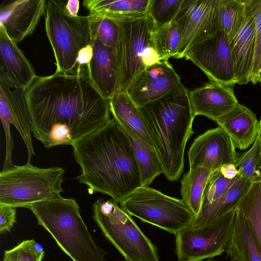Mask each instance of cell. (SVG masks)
<instances>
[{
    "instance_id": "1",
    "label": "cell",
    "mask_w": 261,
    "mask_h": 261,
    "mask_svg": "<svg viewBox=\"0 0 261 261\" xmlns=\"http://www.w3.org/2000/svg\"><path fill=\"white\" fill-rule=\"evenodd\" d=\"M27 96L33 136L47 148L72 145L111 119L109 100L94 86L87 68L37 76Z\"/></svg>"
},
{
    "instance_id": "2",
    "label": "cell",
    "mask_w": 261,
    "mask_h": 261,
    "mask_svg": "<svg viewBox=\"0 0 261 261\" xmlns=\"http://www.w3.org/2000/svg\"><path fill=\"white\" fill-rule=\"evenodd\" d=\"M82 172L76 178L120 203L141 186L139 168L128 139L113 118L103 126L71 145Z\"/></svg>"
},
{
    "instance_id": "3",
    "label": "cell",
    "mask_w": 261,
    "mask_h": 261,
    "mask_svg": "<svg viewBox=\"0 0 261 261\" xmlns=\"http://www.w3.org/2000/svg\"><path fill=\"white\" fill-rule=\"evenodd\" d=\"M189 91L181 83L164 96L140 108L163 173L170 181L179 178L186 144L194 133Z\"/></svg>"
},
{
    "instance_id": "4",
    "label": "cell",
    "mask_w": 261,
    "mask_h": 261,
    "mask_svg": "<svg viewBox=\"0 0 261 261\" xmlns=\"http://www.w3.org/2000/svg\"><path fill=\"white\" fill-rule=\"evenodd\" d=\"M27 208L72 261H107L109 253L95 243L75 199L60 195Z\"/></svg>"
},
{
    "instance_id": "5",
    "label": "cell",
    "mask_w": 261,
    "mask_h": 261,
    "mask_svg": "<svg viewBox=\"0 0 261 261\" xmlns=\"http://www.w3.org/2000/svg\"><path fill=\"white\" fill-rule=\"evenodd\" d=\"M65 170L59 167L40 168L26 163L0 172V205L25 207L46 200L64 191Z\"/></svg>"
},
{
    "instance_id": "6",
    "label": "cell",
    "mask_w": 261,
    "mask_h": 261,
    "mask_svg": "<svg viewBox=\"0 0 261 261\" xmlns=\"http://www.w3.org/2000/svg\"><path fill=\"white\" fill-rule=\"evenodd\" d=\"M66 2L47 1L45 12L46 35L56 61V72L73 73L78 70L79 52L91 44L88 16H73L67 11Z\"/></svg>"
},
{
    "instance_id": "7",
    "label": "cell",
    "mask_w": 261,
    "mask_h": 261,
    "mask_svg": "<svg viewBox=\"0 0 261 261\" xmlns=\"http://www.w3.org/2000/svg\"><path fill=\"white\" fill-rule=\"evenodd\" d=\"M93 211V218L103 234L126 261H159L156 247L117 203L98 199Z\"/></svg>"
},
{
    "instance_id": "8",
    "label": "cell",
    "mask_w": 261,
    "mask_h": 261,
    "mask_svg": "<svg viewBox=\"0 0 261 261\" xmlns=\"http://www.w3.org/2000/svg\"><path fill=\"white\" fill-rule=\"evenodd\" d=\"M130 216L174 235L189 227L195 216L186 203L148 186H140L120 203Z\"/></svg>"
},
{
    "instance_id": "9",
    "label": "cell",
    "mask_w": 261,
    "mask_h": 261,
    "mask_svg": "<svg viewBox=\"0 0 261 261\" xmlns=\"http://www.w3.org/2000/svg\"><path fill=\"white\" fill-rule=\"evenodd\" d=\"M117 22L119 25L115 48L117 91L126 93L129 85L146 68L143 57L147 47L153 45L151 35L155 24L148 12L142 16Z\"/></svg>"
},
{
    "instance_id": "10",
    "label": "cell",
    "mask_w": 261,
    "mask_h": 261,
    "mask_svg": "<svg viewBox=\"0 0 261 261\" xmlns=\"http://www.w3.org/2000/svg\"><path fill=\"white\" fill-rule=\"evenodd\" d=\"M237 208L208 224L189 226L175 234L178 261H202L226 251Z\"/></svg>"
},
{
    "instance_id": "11",
    "label": "cell",
    "mask_w": 261,
    "mask_h": 261,
    "mask_svg": "<svg viewBox=\"0 0 261 261\" xmlns=\"http://www.w3.org/2000/svg\"><path fill=\"white\" fill-rule=\"evenodd\" d=\"M27 90L11 87L0 81V118L6 136V153L2 170L14 165L12 160L14 143L11 124L18 130L27 147V163H31V159L35 154L32 144L31 117Z\"/></svg>"
},
{
    "instance_id": "12",
    "label": "cell",
    "mask_w": 261,
    "mask_h": 261,
    "mask_svg": "<svg viewBox=\"0 0 261 261\" xmlns=\"http://www.w3.org/2000/svg\"><path fill=\"white\" fill-rule=\"evenodd\" d=\"M220 0H191L177 19L180 40L175 59L184 58L196 44L212 37L220 30Z\"/></svg>"
},
{
    "instance_id": "13",
    "label": "cell",
    "mask_w": 261,
    "mask_h": 261,
    "mask_svg": "<svg viewBox=\"0 0 261 261\" xmlns=\"http://www.w3.org/2000/svg\"><path fill=\"white\" fill-rule=\"evenodd\" d=\"M184 57L202 70L210 81L228 85L237 84L229 42L221 30L191 47Z\"/></svg>"
},
{
    "instance_id": "14",
    "label": "cell",
    "mask_w": 261,
    "mask_h": 261,
    "mask_svg": "<svg viewBox=\"0 0 261 261\" xmlns=\"http://www.w3.org/2000/svg\"><path fill=\"white\" fill-rule=\"evenodd\" d=\"M231 139L221 127L198 136L188 151L190 168L204 167L212 172L226 164H235L238 155Z\"/></svg>"
},
{
    "instance_id": "15",
    "label": "cell",
    "mask_w": 261,
    "mask_h": 261,
    "mask_svg": "<svg viewBox=\"0 0 261 261\" xmlns=\"http://www.w3.org/2000/svg\"><path fill=\"white\" fill-rule=\"evenodd\" d=\"M179 75L168 61L145 68L133 81L126 93L141 108L170 92L180 84Z\"/></svg>"
},
{
    "instance_id": "16",
    "label": "cell",
    "mask_w": 261,
    "mask_h": 261,
    "mask_svg": "<svg viewBox=\"0 0 261 261\" xmlns=\"http://www.w3.org/2000/svg\"><path fill=\"white\" fill-rule=\"evenodd\" d=\"M45 0L6 1L0 7V27L15 43L31 35L45 12Z\"/></svg>"
},
{
    "instance_id": "17",
    "label": "cell",
    "mask_w": 261,
    "mask_h": 261,
    "mask_svg": "<svg viewBox=\"0 0 261 261\" xmlns=\"http://www.w3.org/2000/svg\"><path fill=\"white\" fill-rule=\"evenodd\" d=\"M234 86L210 81L189 91L194 117L202 115L217 122L239 103L234 94Z\"/></svg>"
},
{
    "instance_id": "18",
    "label": "cell",
    "mask_w": 261,
    "mask_h": 261,
    "mask_svg": "<svg viewBox=\"0 0 261 261\" xmlns=\"http://www.w3.org/2000/svg\"><path fill=\"white\" fill-rule=\"evenodd\" d=\"M36 77L29 61L0 27V81L28 90Z\"/></svg>"
},
{
    "instance_id": "19",
    "label": "cell",
    "mask_w": 261,
    "mask_h": 261,
    "mask_svg": "<svg viewBox=\"0 0 261 261\" xmlns=\"http://www.w3.org/2000/svg\"><path fill=\"white\" fill-rule=\"evenodd\" d=\"M245 22L235 38L229 43L237 84L250 82L256 45L255 18L251 0H246Z\"/></svg>"
},
{
    "instance_id": "20",
    "label": "cell",
    "mask_w": 261,
    "mask_h": 261,
    "mask_svg": "<svg viewBox=\"0 0 261 261\" xmlns=\"http://www.w3.org/2000/svg\"><path fill=\"white\" fill-rule=\"evenodd\" d=\"M91 45L93 56L87 66L88 75L99 92L109 100L118 91L115 49L96 39H91Z\"/></svg>"
},
{
    "instance_id": "21",
    "label": "cell",
    "mask_w": 261,
    "mask_h": 261,
    "mask_svg": "<svg viewBox=\"0 0 261 261\" xmlns=\"http://www.w3.org/2000/svg\"><path fill=\"white\" fill-rule=\"evenodd\" d=\"M217 123L228 134L236 148L247 149L257 139L259 121L256 115L243 105L239 103Z\"/></svg>"
},
{
    "instance_id": "22",
    "label": "cell",
    "mask_w": 261,
    "mask_h": 261,
    "mask_svg": "<svg viewBox=\"0 0 261 261\" xmlns=\"http://www.w3.org/2000/svg\"><path fill=\"white\" fill-rule=\"evenodd\" d=\"M109 104L113 118L122 130L154 148L140 109L126 93L117 91L109 99Z\"/></svg>"
},
{
    "instance_id": "23",
    "label": "cell",
    "mask_w": 261,
    "mask_h": 261,
    "mask_svg": "<svg viewBox=\"0 0 261 261\" xmlns=\"http://www.w3.org/2000/svg\"><path fill=\"white\" fill-rule=\"evenodd\" d=\"M150 0H85L83 6L89 16L117 22L144 16L148 13Z\"/></svg>"
},
{
    "instance_id": "24",
    "label": "cell",
    "mask_w": 261,
    "mask_h": 261,
    "mask_svg": "<svg viewBox=\"0 0 261 261\" xmlns=\"http://www.w3.org/2000/svg\"><path fill=\"white\" fill-rule=\"evenodd\" d=\"M251 182L239 175L228 190L220 198L207 206L201 207L190 227L208 224L236 209L248 190Z\"/></svg>"
},
{
    "instance_id": "25",
    "label": "cell",
    "mask_w": 261,
    "mask_h": 261,
    "mask_svg": "<svg viewBox=\"0 0 261 261\" xmlns=\"http://www.w3.org/2000/svg\"><path fill=\"white\" fill-rule=\"evenodd\" d=\"M226 252L236 261H261V252L238 207Z\"/></svg>"
},
{
    "instance_id": "26",
    "label": "cell",
    "mask_w": 261,
    "mask_h": 261,
    "mask_svg": "<svg viewBox=\"0 0 261 261\" xmlns=\"http://www.w3.org/2000/svg\"><path fill=\"white\" fill-rule=\"evenodd\" d=\"M123 132L130 143L139 168L141 186H149L156 177L163 173L157 153L154 148L129 133Z\"/></svg>"
},
{
    "instance_id": "27",
    "label": "cell",
    "mask_w": 261,
    "mask_h": 261,
    "mask_svg": "<svg viewBox=\"0 0 261 261\" xmlns=\"http://www.w3.org/2000/svg\"><path fill=\"white\" fill-rule=\"evenodd\" d=\"M212 173L202 166L189 168L181 180V199L195 217L200 211L205 187Z\"/></svg>"
},
{
    "instance_id": "28",
    "label": "cell",
    "mask_w": 261,
    "mask_h": 261,
    "mask_svg": "<svg viewBox=\"0 0 261 261\" xmlns=\"http://www.w3.org/2000/svg\"><path fill=\"white\" fill-rule=\"evenodd\" d=\"M238 207L244 215L261 252V179L251 182Z\"/></svg>"
},
{
    "instance_id": "29",
    "label": "cell",
    "mask_w": 261,
    "mask_h": 261,
    "mask_svg": "<svg viewBox=\"0 0 261 261\" xmlns=\"http://www.w3.org/2000/svg\"><path fill=\"white\" fill-rule=\"evenodd\" d=\"M246 0H220V30L230 43L243 27L246 18Z\"/></svg>"
},
{
    "instance_id": "30",
    "label": "cell",
    "mask_w": 261,
    "mask_h": 261,
    "mask_svg": "<svg viewBox=\"0 0 261 261\" xmlns=\"http://www.w3.org/2000/svg\"><path fill=\"white\" fill-rule=\"evenodd\" d=\"M152 45L161 61H168L177 54L180 40L179 25L174 21L163 26H156L151 35Z\"/></svg>"
},
{
    "instance_id": "31",
    "label": "cell",
    "mask_w": 261,
    "mask_h": 261,
    "mask_svg": "<svg viewBox=\"0 0 261 261\" xmlns=\"http://www.w3.org/2000/svg\"><path fill=\"white\" fill-rule=\"evenodd\" d=\"M191 0H150L148 12L156 26L176 21Z\"/></svg>"
},
{
    "instance_id": "32",
    "label": "cell",
    "mask_w": 261,
    "mask_h": 261,
    "mask_svg": "<svg viewBox=\"0 0 261 261\" xmlns=\"http://www.w3.org/2000/svg\"><path fill=\"white\" fill-rule=\"evenodd\" d=\"M235 165L242 178L251 182L261 179V154L257 137L248 150L238 156Z\"/></svg>"
},
{
    "instance_id": "33",
    "label": "cell",
    "mask_w": 261,
    "mask_h": 261,
    "mask_svg": "<svg viewBox=\"0 0 261 261\" xmlns=\"http://www.w3.org/2000/svg\"><path fill=\"white\" fill-rule=\"evenodd\" d=\"M88 16L91 39L97 40L115 49L119 36L118 23L108 18Z\"/></svg>"
},
{
    "instance_id": "34",
    "label": "cell",
    "mask_w": 261,
    "mask_h": 261,
    "mask_svg": "<svg viewBox=\"0 0 261 261\" xmlns=\"http://www.w3.org/2000/svg\"><path fill=\"white\" fill-rule=\"evenodd\" d=\"M45 255L42 246L34 240H23L4 252L2 261H42Z\"/></svg>"
},
{
    "instance_id": "35",
    "label": "cell",
    "mask_w": 261,
    "mask_h": 261,
    "mask_svg": "<svg viewBox=\"0 0 261 261\" xmlns=\"http://www.w3.org/2000/svg\"><path fill=\"white\" fill-rule=\"evenodd\" d=\"M237 177L233 179H229L225 178L219 170L213 172L205 187L201 208L210 205L222 197L230 188Z\"/></svg>"
},
{
    "instance_id": "36",
    "label": "cell",
    "mask_w": 261,
    "mask_h": 261,
    "mask_svg": "<svg viewBox=\"0 0 261 261\" xmlns=\"http://www.w3.org/2000/svg\"><path fill=\"white\" fill-rule=\"evenodd\" d=\"M251 5L255 18L256 45L250 81L255 84L258 83L261 72V0H251Z\"/></svg>"
},
{
    "instance_id": "37",
    "label": "cell",
    "mask_w": 261,
    "mask_h": 261,
    "mask_svg": "<svg viewBox=\"0 0 261 261\" xmlns=\"http://www.w3.org/2000/svg\"><path fill=\"white\" fill-rule=\"evenodd\" d=\"M16 207L0 205V233L9 232L16 222Z\"/></svg>"
},
{
    "instance_id": "38",
    "label": "cell",
    "mask_w": 261,
    "mask_h": 261,
    "mask_svg": "<svg viewBox=\"0 0 261 261\" xmlns=\"http://www.w3.org/2000/svg\"><path fill=\"white\" fill-rule=\"evenodd\" d=\"M93 56V49L91 44L83 48L79 53L76 63L77 68L87 67Z\"/></svg>"
},
{
    "instance_id": "39",
    "label": "cell",
    "mask_w": 261,
    "mask_h": 261,
    "mask_svg": "<svg viewBox=\"0 0 261 261\" xmlns=\"http://www.w3.org/2000/svg\"><path fill=\"white\" fill-rule=\"evenodd\" d=\"M219 170L225 178L229 179H233L239 175V172L235 164L225 165Z\"/></svg>"
},
{
    "instance_id": "40",
    "label": "cell",
    "mask_w": 261,
    "mask_h": 261,
    "mask_svg": "<svg viewBox=\"0 0 261 261\" xmlns=\"http://www.w3.org/2000/svg\"><path fill=\"white\" fill-rule=\"evenodd\" d=\"M66 8L69 13L73 16H77L80 7V2L77 0H69L66 2Z\"/></svg>"
},
{
    "instance_id": "41",
    "label": "cell",
    "mask_w": 261,
    "mask_h": 261,
    "mask_svg": "<svg viewBox=\"0 0 261 261\" xmlns=\"http://www.w3.org/2000/svg\"><path fill=\"white\" fill-rule=\"evenodd\" d=\"M257 138H258V142H259L260 152V154H261V118H260V120L259 121V127H258V132Z\"/></svg>"
},
{
    "instance_id": "42",
    "label": "cell",
    "mask_w": 261,
    "mask_h": 261,
    "mask_svg": "<svg viewBox=\"0 0 261 261\" xmlns=\"http://www.w3.org/2000/svg\"><path fill=\"white\" fill-rule=\"evenodd\" d=\"M258 82L260 83V85H261V72H260L259 76Z\"/></svg>"
},
{
    "instance_id": "43",
    "label": "cell",
    "mask_w": 261,
    "mask_h": 261,
    "mask_svg": "<svg viewBox=\"0 0 261 261\" xmlns=\"http://www.w3.org/2000/svg\"><path fill=\"white\" fill-rule=\"evenodd\" d=\"M230 261H236V260H233V259H230Z\"/></svg>"
},
{
    "instance_id": "44",
    "label": "cell",
    "mask_w": 261,
    "mask_h": 261,
    "mask_svg": "<svg viewBox=\"0 0 261 261\" xmlns=\"http://www.w3.org/2000/svg\"><path fill=\"white\" fill-rule=\"evenodd\" d=\"M207 261H215V260H208Z\"/></svg>"
}]
</instances>
